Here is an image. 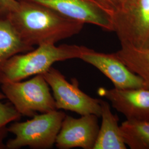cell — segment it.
I'll return each instance as SVG.
<instances>
[{"instance_id":"obj_1","label":"cell","mask_w":149,"mask_h":149,"mask_svg":"<svg viewBox=\"0 0 149 149\" xmlns=\"http://www.w3.org/2000/svg\"><path fill=\"white\" fill-rule=\"evenodd\" d=\"M8 16L22 40L31 47L55 44L71 37L79 34L85 24L27 0H18Z\"/></svg>"},{"instance_id":"obj_2","label":"cell","mask_w":149,"mask_h":149,"mask_svg":"<svg viewBox=\"0 0 149 149\" xmlns=\"http://www.w3.org/2000/svg\"><path fill=\"white\" fill-rule=\"evenodd\" d=\"M88 48L77 45L56 46L55 44H43L27 53L16 54L6 63L1 84L20 81L31 76L43 74L56 62L80 59Z\"/></svg>"},{"instance_id":"obj_3","label":"cell","mask_w":149,"mask_h":149,"mask_svg":"<svg viewBox=\"0 0 149 149\" xmlns=\"http://www.w3.org/2000/svg\"><path fill=\"white\" fill-rule=\"evenodd\" d=\"M66 114L62 111H53L34 116L26 122L15 121L7 127L8 133L15 136L6 143V149H18L23 147L32 149L52 148Z\"/></svg>"},{"instance_id":"obj_4","label":"cell","mask_w":149,"mask_h":149,"mask_svg":"<svg viewBox=\"0 0 149 149\" xmlns=\"http://www.w3.org/2000/svg\"><path fill=\"white\" fill-rule=\"evenodd\" d=\"M2 92L21 116L32 117L37 113L58 110L49 86L42 74L26 81L4 82Z\"/></svg>"},{"instance_id":"obj_5","label":"cell","mask_w":149,"mask_h":149,"mask_svg":"<svg viewBox=\"0 0 149 149\" xmlns=\"http://www.w3.org/2000/svg\"><path fill=\"white\" fill-rule=\"evenodd\" d=\"M42 74L53 91L57 109L75 112L80 116L95 114L101 117V99L91 97L84 92L76 79L68 82L60 71L53 67Z\"/></svg>"},{"instance_id":"obj_6","label":"cell","mask_w":149,"mask_h":149,"mask_svg":"<svg viewBox=\"0 0 149 149\" xmlns=\"http://www.w3.org/2000/svg\"><path fill=\"white\" fill-rule=\"evenodd\" d=\"M113 22L120 43L149 49V0H136L114 13Z\"/></svg>"},{"instance_id":"obj_7","label":"cell","mask_w":149,"mask_h":149,"mask_svg":"<svg viewBox=\"0 0 149 149\" xmlns=\"http://www.w3.org/2000/svg\"><path fill=\"white\" fill-rule=\"evenodd\" d=\"M48 7L68 18L113 32V13L96 0H27Z\"/></svg>"},{"instance_id":"obj_8","label":"cell","mask_w":149,"mask_h":149,"mask_svg":"<svg viewBox=\"0 0 149 149\" xmlns=\"http://www.w3.org/2000/svg\"><path fill=\"white\" fill-rule=\"evenodd\" d=\"M98 118L95 114L79 118L66 115L55 145L60 149H93L100 129Z\"/></svg>"},{"instance_id":"obj_9","label":"cell","mask_w":149,"mask_h":149,"mask_svg":"<svg viewBox=\"0 0 149 149\" xmlns=\"http://www.w3.org/2000/svg\"><path fill=\"white\" fill-rule=\"evenodd\" d=\"M80 59L100 71L112 81L116 88L134 89L146 87L143 80L129 69L118 58L115 53H103L88 48Z\"/></svg>"},{"instance_id":"obj_10","label":"cell","mask_w":149,"mask_h":149,"mask_svg":"<svg viewBox=\"0 0 149 149\" xmlns=\"http://www.w3.org/2000/svg\"><path fill=\"white\" fill-rule=\"evenodd\" d=\"M98 95L108 100L127 120L149 122V88L108 89L100 87Z\"/></svg>"},{"instance_id":"obj_11","label":"cell","mask_w":149,"mask_h":149,"mask_svg":"<svg viewBox=\"0 0 149 149\" xmlns=\"http://www.w3.org/2000/svg\"><path fill=\"white\" fill-rule=\"evenodd\" d=\"M102 123L93 149H126L119 125V118L111 111L109 103L101 99Z\"/></svg>"},{"instance_id":"obj_12","label":"cell","mask_w":149,"mask_h":149,"mask_svg":"<svg viewBox=\"0 0 149 149\" xmlns=\"http://www.w3.org/2000/svg\"><path fill=\"white\" fill-rule=\"evenodd\" d=\"M8 12L0 15V85L3 69L7 60L16 54L27 53L34 49L22 40L11 23Z\"/></svg>"},{"instance_id":"obj_13","label":"cell","mask_w":149,"mask_h":149,"mask_svg":"<svg viewBox=\"0 0 149 149\" xmlns=\"http://www.w3.org/2000/svg\"><path fill=\"white\" fill-rule=\"evenodd\" d=\"M120 45L115 53L118 58L149 88V49L136 48L127 43H120Z\"/></svg>"},{"instance_id":"obj_14","label":"cell","mask_w":149,"mask_h":149,"mask_svg":"<svg viewBox=\"0 0 149 149\" xmlns=\"http://www.w3.org/2000/svg\"><path fill=\"white\" fill-rule=\"evenodd\" d=\"M124 143L131 149H149V122L126 120L120 125Z\"/></svg>"},{"instance_id":"obj_15","label":"cell","mask_w":149,"mask_h":149,"mask_svg":"<svg viewBox=\"0 0 149 149\" xmlns=\"http://www.w3.org/2000/svg\"><path fill=\"white\" fill-rule=\"evenodd\" d=\"M6 97L0 92V149H6L4 139L8 133L7 125L21 118V114L17 112L10 102L3 101Z\"/></svg>"},{"instance_id":"obj_16","label":"cell","mask_w":149,"mask_h":149,"mask_svg":"<svg viewBox=\"0 0 149 149\" xmlns=\"http://www.w3.org/2000/svg\"><path fill=\"white\" fill-rule=\"evenodd\" d=\"M114 13L120 10L124 5V0H96Z\"/></svg>"},{"instance_id":"obj_17","label":"cell","mask_w":149,"mask_h":149,"mask_svg":"<svg viewBox=\"0 0 149 149\" xmlns=\"http://www.w3.org/2000/svg\"><path fill=\"white\" fill-rule=\"evenodd\" d=\"M18 0H0V15L11 10L17 3Z\"/></svg>"},{"instance_id":"obj_18","label":"cell","mask_w":149,"mask_h":149,"mask_svg":"<svg viewBox=\"0 0 149 149\" xmlns=\"http://www.w3.org/2000/svg\"><path fill=\"white\" fill-rule=\"evenodd\" d=\"M124 6H123V8L133 4V3H134L136 1V0H124Z\"/></svg>"}]
</instances>
